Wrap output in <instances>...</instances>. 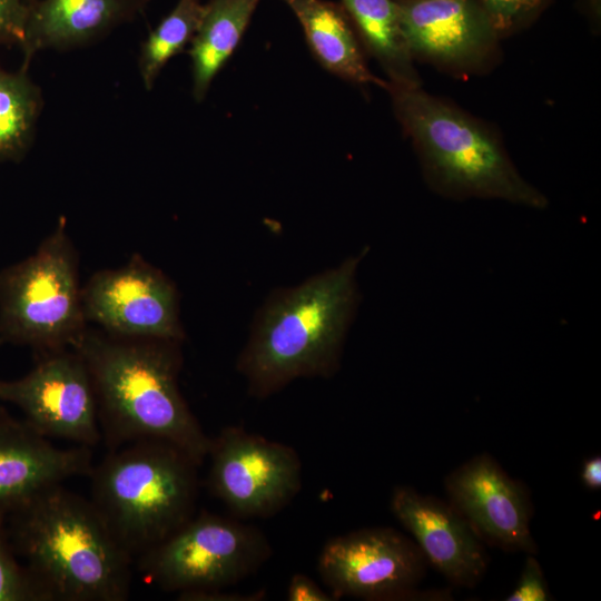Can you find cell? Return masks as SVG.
<instances>
[{"mask_svg": "<svg viewBox=\"0 0 601 601\" xmlns=\"http://www.w3.org/2000/svg\"><path fill=\"white\" fill-rule=\"evenodd\" d=\"M179 342L131 339L87 328L71 346L96 392L101 440L108 450L155 440L181 450L198 466L210 437L184 398Z\"/></svg>", "mask_w": 601, "mask_h": 601, "instance_id": "1", "label": "cell"}, {"mask_svg": "<svg viewBox=\"0 0 601 601\" xmlns=\"http://www.w3.org/2000/svg\"><path fill=\"white\" fill-rule=\"evenodd\" d=\"M365 252L273 293L259 308L237 359L249 394L268 397L297 378L329 377L358 304Z\"/></svg>", "mask_w": 601, "mask_h": 601, "instance_id": "2", "label": "cell"}, {"mask_svg": "<svg viewBox=\"0 0 601 601\" xmlns=\"http://www.w3.org/2000/svg\"><path fill=\"white\" fill-rule=\"evenodd\" d=\"M10 542L48 601H124L132 556L90 500L51 486L6 519Z\"/></svg>", "mask_w": 601, "mask_h": 601, "instance_id": "3", "label": "cell"}, {"mask_svg": "<svg viewBox=\"0 0 601 601\" xmlns=\"http://www.w3.org/2000/svg\"><path fill=\"white\" fill-rule=\"evenodd\" d=\"M394 115L416 151L426 184L456 200L499 199L543 209L549 200L518 170L486 124L422 86L387 82Z\"/></svg>", "mask_w": 601, "mask_h": 601, "instance_id": "4", "label": "cell"}, {"mask_svg": "<svg viewBox=\"0 0 601 601\" xmlns=\"http://www.w3.org/2000/svg\"><path fill=\"white\" fill-rule=\"evenodd\" d=\"M198 465L162 441L110 450L90 473V501L134 559L194 516Z\"/></svg>", "mask_w": 601, "mask_h": 601, "instance_id": "5", "label": "cell"}, {"mask_svg": "<svg viewBox=\"0 0 601 601\" xmlns=\"http://www.w3.org/2000/svg\"><path fill=\"white\" fill-rule=\"evenodd\" d=\"M79 257L61 216L28 257L0 270V343L71 348L87 327Z\"/></svg>", "mask_w": 601, "mask_h": 601, "instance_id": "6", "label": "cell"}, {"mask_svg": "<svg viewBox=\"0 0 601 601\" xmlns=\"http://www.w3.org/2000/svg\"><path fill=\"white\" fill-rule=\"evenodd\" d=\"M270 554L258 528L203 512L136 558V563L150 583L183 595L236 584Z\"/></svg>", "mask_w": 601, "mask_h": 601, "instance_id": "7", "label": "cell"}, {"mask_svg": "<svg viewBox=\"0 0 601 601\" xmlns=\"http://www.w3.org/2000/svg\"><path fill=\"white\" fill-rule=\"evenodd\" d=\"M208 486L238 518H268L302 489V463L289 445L240 426L210 437Z\"/></svg>", "mask_w": 601, "mask_h": 601, "instance_id": "8", "label": "cell"}, {"mask_svg": "<svg viewBox=\"0 0 601 601\" xmlns=\"http://www.w3.org/2000/svg\"><path fill=\"white\" fill-rule=\"evenodd\" d=\"M0 401L47 439L92 447L101 441L98 404L89 370L72 348L39 354L23 376L0 380Z\"/></svg>", "mask_w": 601, "mask_h": 601, "instance_id": "9", "label": "cell"}, {"mask_svg": "<svg viewBox=\"0 0 601 601\" xmlns=\"http://www.w3.org/2000/svg\"><path fill=\"white\" fill-rule=\"evenodd\" d=\"M87 322L106 334L183 343L175 283L139 254L117 268L93 273L82 286Z\"/></svg>", "mask_w": 601, "mask_h": 601, "instance_id": "10", "label": "cell"}, {"mask_svg": "<svg viewBox=\"0 0 601 601\" xmlns=\"http://www.w3.org/2000/svg\"><path fill=\"white\" fill-rule=\"evenodd\" d=\"M424 572L418 546L397 531L368 528L329 539L317 573L334 599L395 600L407 597Z\"/></svg>", "mask_w": 601, "mask_h": 601, "instance_id": "11", "label": "cell"}, {"mask_svg": "<svg viewBox=\"0 0 601 601\" xmlns=\"http://www.w3.org/2000/svg\"><path fill=\"white\" fill-rule=\"evenodd\" d=\"M397 7L401 32L413 59L469 75L497 58L501 38L477 0H406Z\"/></svg>", "mask_w": 601, "mask_h": 601, "instance_id": "12", "label": "cell"}, {"mask_svg": "<svg viewBox=\"0 0 601 601\" xmlns=\"http://www.w3.org/2000/svg\"><path fill=\"white\" fill-rule=\"evenodd\" d=\"M93 466L91 447L60 449L0 407V520L42 491Z\"/></svg>", "mask_w": 601, "mask_h": 601, "instance_id": "13", "label": "cell"}, {"mask_svg": "<svg viewBox=\"0 0 601 601\" xmlns=\"http://www.w3.org/2000/svg\"><path fill=\"white\" fill-rule=\"evenodd\" d=\"M454 509L493 542L533 552L530 505L524 490L487 455H477L446 479Z\"/></svg>", "mask_w": 601, "mask_h": 601, "instance_id": "14", "label": "cell"}, {"mask_svg": "<svg viewBox=\"0 0 601 601\" xmlns=\"http://www.w3.org/2000/svg\"><path fill=\"white\" fill-rule=\"evenodd\" d=\"M391 510L433 566L450 581L472 587L486 570L477 532L454 509L410 486L394 487Z\"/></svg>", "mask_w": 601, "mask_h": 601, "instance_id": "15", "label": "cell"}, {"mask_svg": "<svg viewBox=\"0 0 601 601\" xmlns=\"http://www.w3.org/2000/svg\"><path fill=\"white\" fill-rule=\"evenodd\" d=\"M150 0H36L19 46L21 68L45 49H70L100 39L142 13Z\"/></svg>", "mask_w": 601, "mask_h": 601, "instance_id": "16", "label": "cell"}, {"mask_svg": "<svg viewBox=\"0 0 601 601\" xmlns=\"http://www.w3.org/2000/svg\"><path fill=\"white\" fill-rule=\"evenodd\" d=\"M297 18L313 57L329 73L356 86H377L387 80L368 68L365 48L349 14L329 0H282Z\"/></svg>", "mask_w": 601, "mask_h": 601, "instance_id": "17", "label": "cell"}, {"mask_svg": "<svg viewBox=\"0 0 601 601\" xmlns=\"http://www.w3.org/2000/svg\"><path fill=\"white\" fill-rule=\"evenodd\" d=\"M262 0H207L198 30L188 47L191 93L197 102L239 46Z\"/></svg>", "mask_w": 601, "mask_h": 601, "instance_id": "18", "label": "cell"}, {"mask_svg": "<svg viewBox=\"0 0 601 601\" xmlns=\"http://www.w3.org/2000/svg\"><path fill=\"white\" fill-rule=\"evenodd\" d=\"M362 43L387 76V82L402 87L422 86L403 39L395 0H342Z\"/></svg>", "mask_w": 601, "mask_h": 601, "instance_id": "19", "label": "cell"}, {"mask_svg": "<svg viewBox=\"0 0 601 601\" xmlns=\"http://www.w3.org/2000/svg\"><path fill=\"white\" fill-rule=\"evenodd\" d=\"M42 108L40 88L28 70L0 66V161L19 162L29 151Z\"/></svg>", "mask_w": 601, "mask_h": 601, "instance_id": "20", "label": "cell"}, {"mask_svg": "<svg viewBox=\"0 0 601 601\" xmlns=\"http://www.w3.org/2000/svg\"><path fill=\"white\" fill-rule=\"evenodd\" d=\"M205 6L199 0H178L141 43L138 69L146 90H151L161 70L185 51L200 24Z\"/></svg>", "mask_w": 601, "mask_h": 601, "instance_id": "21", "label": "cell"}, {"mask_svg": "<svg viewBox=\"0 0 601 601\" xmlns=\"http://www.w3.org/2000/svg\"><path fill=\"white\" fill-rule=\"evenodd\" d=\"M0 601H48L46 593L20 561L0 520Z\"/></svg>", "mask_w": 601, "mask_h": 601, "instance_id": "22", "label": "cell"}, {"mask_svg": "<svg viewBox=\"0 0 601 601\" xmlns=\"http://www.w3.org/2000/svg\"><path fill=\"white\" fill-rule=\"evenodd\" d=\"M500 38L515 33L532 23L550 0H477Z\"/></svg>", "mask_w": 601, "mask_h": 601, "instance_id": "23", "label": "cell"}, {"mask_svg": "<svg viewBox=\"0 0 601 601\" xmlns=\"http://www.w3.org/2000/svg\"><path fill=\"white\" fill-rule=\"evenodd\" d=\"M31 0H0V46H20Z\"/></svg>", "mask_w": 601, "mask_h": 601, "instance_id": "24", "label": "cell"}, {"mask_svg": "<svg viewBox=\"0 0 601 601\" xmlns=\"http://www.w3.org/2000/svg\"><path fill=\"white\" fill-rule=\"evenodd\" d=\"M508 601H548L551 594L544 580L543 571L533 556L524 564L515 589L505 598Z\"/></svg>", "mask_w": 601, "mask_h": 601, "instance_id": "25", "label": "cell"}, {"mask_svg": "<svg viewBox=\"0 0 601 601\" xmlns=\"http://www.w3.org/2000/svg\"><path fill=\"white\" fill-rule=\"evenodd\" d=\"M288 601H333L334 597L324 591L309 577L303 573L292 575L286 591Z\"/></svg>", "mask_w": 601, "mask_h": 601, "instance_id": "26", "label": "cell"}, {"mask_svg": "<svg viewBox=\"0 0 601 601\" xmlns=\"http://www.w3.org/2000/svg\"><path fill=\"white\" fill-rule=\"evenodd\" d=\"M266 598L264 590L250 593L226 592L224 589L191 592L178 595L184 601H260Z\"/></svg>", "mask_w": 601, "mask_h": 601, "instance_id": "27", "label": "cell"}, {"mask_svg": "<svg viewBox=\"0 0 601 601\" xmlns=\"http://www.w3.org/2000/svg\"><path fill=\"white\" fill-rule=\"evenodd\" d=\"M581 480L590 490H599L601 487V457L593 456L583 463L581 471Z\"/></svg>", "mask_w": 601, "mask_h": 601, "instance_id": "28", "label": "cell"}, {"mask_svg": "<svg viewBox=\"0 0 601 601\" xmlns=\"http://www.w3.org/2000/svg\"><path fill=\"white\" fill-rule=\"evenodd\" d=\"M590 3H591V8L592 10L594 11V14L598 12L599 13V8H600V0H590Z\"/></svg>", "mask_w": 601, "mask_h": 601, "instance_id": "29", "label": "cell"}, {"mask_svg": "<svg viewBox=\"0 0 601 601\" xmlns=\"http://www.w3.org/2000/svg\"><path fill=\"white\" fill-rule=\"evenodd\" d=\"M396 2H402V1H406V0H395Z\"/></svg>", "mask_w": 601, "mask_h": 601, "instance_id": "30", "label": "cell"}, {"mask_svg": "<svg viewBox=\"0 0 601 601\" xmlns=\"http://www.w3.org/2000/svg\"><path fill=\"white\" fill-rule=\"evenodd\" d=\"M32 2L36 1V0H31Z\"/></svg>", "mask_w": 601, "mask_h": 601, "instance_id": "31", "label": "cell"}, {"mask_svg": "<svg viewBox=\"0 0 601 601\" xmlns=\"http://www.w3.org/2000/svg\"><path fill=\"white\" fill-rule=\"evenodd\" d=\"M0 346H1V343H0Z\"/></svg>", "mask_w": 601, "mask_h": 601, "instance_id": "32", "label": "cell"}]
</instances>
